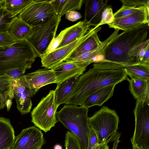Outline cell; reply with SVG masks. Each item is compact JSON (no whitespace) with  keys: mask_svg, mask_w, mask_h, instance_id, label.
Masks as SVG:
<instances>
[{"mask_svg":"<svg viewBox=\"0 0 149 149\" xmlns=\"http://www.w3.org/2000/svg\"><path fill=\"white\" fill-rule=\"evenodd\" d=\"M93 67L80 76L63 104L78 106L88 97L107 86L116 85L126 80L123 68L98 61Z\"/></svg>","mask_w":149,"mask_h":149,"instance_id":"6da1fadb","label":"cell"},{"mask_svg":"<svg viewBox=\"0 0 149 149\" xmlns=\"http://www.w3.org/2000/svg\"><path fill=\"white\" fill-rule=\"evenodd\" d=\"M149 26L143 24L119 34L105 45L101 60L98 61L123 68L136 63L129 57L128 53L148 38Z\"/></svg>","mask_w":149,"mask_h":149,"instance_id":"7a4b0ae2","label":"cell"},{"mask_svg":"<svg viewBox=\"0 0 149 149\" xmlns=\"http://www.w3.org/2000/svg\"><path fill=\"white\" fill-rule=\"evenodd\" d=\"M38 56L26 40L0 47V75L16 68H31Z\"/></svg>","mask_w":149,"mask_h":149,"instance_id":"3957f363","label":"cell"},{"mask_svg":"<svg viewBox=\"0 0 149 149\" xmlns=\"http://www.w3.org/2000/svg\"><path fill=\"white\" fill-rule=\"evenodd\" d=\"M88 109L80 106L65 104L57 112V121L60 122L77 138L81 149H87L88 135L90 127L88 123Z\"/></svg>","mask_w":149,"mask_h":149,"instance_id":"277c9868","label":"cell"},{"mask_svg":"<svg viewBox=\"0 0 149 149\" xmlns=\"http://www.w3.org/2000/svg\"><path fill=\"white\" fill-rule=\"evenodd\" d=\"M119 122L115 111L107 106H103L88 118L89 125L96 134L99 145L106 142L111 135L116 134Z\"/></svg>","mask_w":149,"mask_h":149,"instance_id":"5b68a950","label":"cell"},{"mask_svg":"<svg viewBox=\"0 0 149 149\" xmlns=\"http://www.w3.org/2000/svg\"><path fill=\"white\" fill-rule=\"evenodd\" d=\"M61 20L58 15L47 22L32 27L24 40L31 46L40 58L44 56L51 42L55 37Z\"/></svg>","mask_w":149,"mask_h":149,"instance_id":"8992f818","label":"cell"},{"mask_svg":"<svg viewBox=\"0 0 149 149\" xmlns=\"http://www.w3.org/2000/svg\"><path fill=\"white\" fill-rule=\"evenodd\" d=\"M135 125L130 139L132 146L149 149V98L136 100L134 110Z\"/></svg>","mask_w":149,"mask_h":149,"instance_id":"52a82bcc","label":"cell"},{"mask_svg":"<svg viewBox=\"0 0 149 149\" xmlns=\"http://www.w3.org/2000/svg\"><path fill=\"white\" fill-rule=\"evenodd\" d=\"M54 90H50L31 112V121L46 132L55 126L57 120Z\"/></svg>","mask_w":149,"mask_h":149,"instance_id":"ba28073f","label":"cell"},{"mask_svg":"<svg viewBox=\"0 0 149 149\" xmlns=\"http://www.w3.org/2000/svg\"><path fill=\"white\" fill-rule=\"evenodd\" d=\"M57 15L50 0H34L18 16L32 27L45 24Z\"/></svg>","mask_w":149,"mask_h":149,"instance_id":"9c48e42d","label":"cell"},{"mask_svg":"<svg viewBox=\"0 0 149 149\" xmlns=\"http://www.w3.org/2000/svg\"><path fill=\"white\" fill-rule=\"evenodd\" d=\"M101 27L90 29L83 36L73 42L57 49L49 54L40 58L42 67L51 69L68 58L71 54L87 38L97 31H100Z\"/></svg>","mask_w":149,"mask_h":149,"instance_id":"30bf717a","label":"cell"},{"mask_svg":"<svg viewBox=\"0 0 149 149\" xmlns=\"http://www.w3.org/2000/svg\"><path fill=\"white\" fill-rule=\"evenodd\" d=\"M13 87L17 109L22 115L28 113L32 105L31 97L35 94L27 83L24 75L14 79Z\"/></svg>","mask_w":149,"mask_h":149,"instance_id":"8fae6325","label":"cell"},{"mask_svg":"<svg viewBox=\"0 0 149 149\" xmlns=\"http://www.w3.org/2000/svg\"><path fill=\"white\" fill-rule=\"evenodd\" d=\"M45 142L41 131L34 126L22 130L11 149H41Z\"/></svg>","mask_w":149,"mask_h":149,"instance_id":"7c38bea8","label":"cell"},{"mask_svg":"<svg viewBox=\"0 0 149 149\" xmlns=\"http://www.w3.org/2000/svg\"><path fill=\"white\" fill-rule=\"evenodd\" d=\"M149 8L143 6L140 10L130 16L116 19L108 24L109 28L126 31L143 25H149Z\"/></svg>","mask_w":149,"mask_h":149,"instance_id":"4fadbf2b","label":"cell"},{"mask_svg":"<svg viewBox=\"0 0 149 149\" xmlns=\"http://www.w3.org/2000/svg\"><path fill=\"white\" fill-rule=\"evenodd\" d=\"M88 63L63 61L51 69L56 78L57 85L71 78L79 77L86 70Z\"/></svg>","mask_w":149,"mask_h":149,"instance_id":"5bb4252c","label":"cell"},{"mask_svg":"<svg viewBox=\"0 0 149 149\" xmlns=\"http://www.w3.org/2000/svg\"><path fill=\"white\" fill-rule=\"evenodd\" d=\"M26 80L35 94L41 87L56 83L55 75L53 70L45 68L24 75Z\"/></svg>","mask_w":149,"mask_h":149,"instance_id":"9a60e30c","label":"cell"},{"mask_svg":"<svg viewBox=\"0 0 149 149\" xmlns=\"http://www.w3.org/2000/svg\"><path fill=\"white\" fill-rule=\"evenodd\" d=\"M108 0H84L85 8L84 20L90 26H96L100 22L102 12Z\"/></svg>","mask_w":149,"mask_h":149,"instance_id":"2e32d148","label":"cell"},{"mask_svg":"<svg viewBox=\"0 0 149 149\" xmlns=\"http://www.w3.org/2000/svg\"><path fill=\"white\" fill-rule=\"evenodd\" d=\"M14 79L5 74L0 75V109L6 107L9 111L14 98L13 93Z\"/></svg>","mask_w":149,"mask_h":149,"instance_id":"e0dca14e","label":"cell"},{"mask_svg":"<svg viewBox=\"0 0 149 149\" xmlns=\"http://www.w3.org/2000/svg\"><path fill=\"white\" fill-rule=\"evenodd\" d=\"M116 85H110L100 89L86 97L80 106L89 109L95 105L101 106L113 95Z\"/></svg>","mask_w":149,"mask_h":149,"instance_id":"ac0fdd59","label":"cell"},{"mask_svg":"<svg viewBox=\"0 0 149 149\" xmlns=\"http://www.w3.org/2000/svg\"><path fill=\"white\" fill-rule=\"evenodd\" d=\"M15 136L10 120L0 117V149H11Z\"/></svg>","mask_w":149,"mask_h":149,"instance_id":"d6986e66","label":"cell"},{"mask_svg":"<svg viewBox=\"0 0 149 149\" xmlns=\"http://www.w3.org/2000/svg\"><path fill=\"white\" fill-rule=\"evenodd\" d=\"M31 27L18 16L14 17L8 25L6 31L15 41L24 40Z\"/></svg>","mask_w":149,"mask_h":149,"instance_id":"ffe728a7","label":"cell"},{"mask_svg":"<svg viewBox=\"0 0 149 149\" xmlns=\"http://www.w3.org/2000/svg\"><path fill=\"white\" fill-rule=\"evenodd\" d=\"M90 26L84 20L70 26V28L66 32L57 49L70 43L84 36L90 29Z\"/></svg>","mask_w":149,"mask_h":149,"instance_id":"44dd1931","label":"cell"},{"mask_svg":"<svg viewBox=\"0 0 149 149\" xmlns=\"http://www.w3.org/2000/svg\"><path fill=\"white\" fill-rule=\"evenodd\" d=\"M126 80L129 82V89L131 93L136 100L149 97V81L138 79Z\"/></svg>","mask_w":149,"mask_h":149,"instance_id":"7402d4cb","label":"cell"},{"mask_svg":"<svg viewBox=\"0 0 149 149\" xmlns=\"http://www.w3.org/2000/svg\"><path fill=\"white\" fill-rule=\"evenodd\" d=\"M2 6L13 17L18 16L34 0H0Z\"/></svg>","mask_w":149,"mask_h":149,"instance_id":"603a6c76","label":"cell"},{"mask_svg":"<svg viewBox=\"0 0 149 149\" xmlns=\"http://www.w3.org/2000/svg\"><path fill=\"white\" fill-rule=\"evenodd\" d=\"M99 31L95 32L81 43L68 58H75L84 52L95 50L101 45L103 41L99 38L97 34Z\"/></svg>","mask_w":149,"mask_h":149,"instance_id":"cb8c5ba5","label":"cell"},{"mask_svg":"<svg viewBox=\"0 0 149 149\" xmlns=\"http://www.w3.org/2000/svg\"><path fill=\"white\" fill-rule=\"evenodd\" d=\"M79 77L71 78L57 85L56 88L54 90V93L57 108L60 104H63L64 101L72 90Z\"/></svg>","mask_w":149,"mask_h":149,"instance_id":"d4e9b609","label":"cell"},{"mask_svg":"<svg viewBox=\"0 0 149 149\" xmlns=\"http://www.w3.org/2000/svg\"><path fill=\"white\" fill-rule=\"evenodd\" d=\"M123 70L131 79L149 81V65L136 63L125 66Z\"/></svg>","mask_w":149,"mask_h":149,"instance_id":"484cf974","label":"cell"},{"mask_svg":"<svg viewBox=\"0 0 149 149\" xmlns=\"http://www.w3.org/2000/svg\"><path fill=\"white\" fill-rule=\"evenodd\" d=\"M84 3V0H65L59 16L61 18L68 11L80 10Z\"/></svg>","mask_w":149,"mask_h":149,"instance_id":"4316f807","label":"cell"},{"mask_svg":"<svg viewBox=\"0 0 149 149\" xmlns=\"http://www.w3.org/2000/svg\"><path fill=\"white\" fill-rule=\"evenodd\" d=\"M143 7H134L123 5L119 9L113 13L114 19L132 15L141 9Z\"/></svg>","mask_w":149,"mask_h":149,"instance_id":"83f0119b","label":"cell"},{"mask_svg":"<svg viewBox=\"0 0 149 149\" xmlns=\"http://www.w3.org/2000/svg\"><path fill=\"white\" fill-rule=\"evenodd\" d=\"M65 146V149H81L77 138L69 131L66 133Z\"/></svg>","mask_w":149,"mask_h":149,"instance_id":"f1b7e54d","label":"cell"},{"mask_svg":"<svg viewBox=\"0 0 149 149\" xmlns=\"http://www.w3.org/2000/svg\"><path fill=\"white\" fill-rule=\"evenodd\" d=\"M14 17L2 6L0 8V32L6 31L7 27Z\"/></svg>","mask_w":149,"mask_h":149,"instance_id":"f546056e","label":"cell"},{"mask_svg":"<svg viewBox=\"0 0 149 149\" xmlns=\"http://www.w3.org/2000/svg\"><path fill=\"white\" fill-rule=\"evenodd\" d=\"M114 19L112 8L111 6L108 5L102 12L101 19L100 23L94 28L96 29L102 25L111 24L113 22Z\"/></svg>","mask_w":149,"mask_h":149,"instance_id":"4dcf8cb0","label":"cell"},{"mask_svg":"<svg viewBox=\"0 0 149 149\" xmlns=\"http://www.w3.org/2000/svg\"><path fill=\"white\" fill-rule=\"evenodd\" d=\"M70 27V26L67 27L61 31L57 37L53 39L50 44L45 56L49 54L57 48L62 41L65 34Z\"/></svg>","mask_w":149,"mask_h":149,"instance_id":"1f68e13d","label":"cell"},{"mask_svg":"<svg viewBox=\"0 0 149 149\" xmlns=\"http://www.w3.org/2000/svg\"><path fill=\"white\" fill-rule=\"evenodd\" d=\"M123 5L134 7L146 6L149 8V0H120Z\"/></svg>","mask_w":149,"mask_h":149,"instance_id":"d6a6232c","label":"cell"},{"mask_svg":"<svg viewBox=\"0 0 149 149\" xmlns=\"http://www.w3.org/2000/svg\"><path fill=\"white\" fill-rule=\"evenodd\" d=\"M88 143L87 149H95L99 145L96 134L90 127L88 135Z\"/></svg>","mask_w":149,"mask_h":149,"instance_id":"836d02e7","label":"cell"},{"mask_svg":"<svg viewBox=\"0 0 149 149\" xmlns=\"http://www.w3.org/2000/svg\"><path fill=\"white\" fill-rule=\"evenodd\" d=\"M15 42L7 31L0 32V47L10 45Z\"/></svg>","mask_w":149,"mask_h":149,"instance_id":"e575fe53","label":"cell"},{"mask_svg":"<svg viewBox=\"0 0 149 149\" xmlns=\"http://www.w3.org/2000/svg\"><path fill=\"white\" fill-rule=\"evenodd\" d=\"M26 70L25 68L15 69L8 71L4 74L8 75L13 79H16L24 76Z\"/></svg>","mask_w":149,"mask_h":149,"instance_id":"d590c367","label":"cell"},{"mask_svg":"<svg viewBox=\"0 0 149 149\" xmlns=\"http://www.w3.org/2000/svg\"><path fill=\"white\" fill-rule=\"evenodd\" d=\"M65 1V0H50V2L53 6L54 10L58 16L61 11Z\"/></svg>","mask_w":149,"mask_h":149,"instance_id":"8d00e7d4","label":"cell"},{"mask_svg":"<svg viewBox=\"0 0 149 149\" xmlns=\"http://www.w3.org/2000/svg\"><path fill=\"white\" fill-rule=\"evenodd\" d=\"M65 16L67 19L72 22L76 21L82 17L80 13L75 10L68 11L65 13Z\"/></svg>","mask_w":149,"mask_h":149,"instance_id":"74e56055","label":"cell"},{"mask_svg":"<svg viewBox=\"0 0 149 149\" xmlns=\"http://www.w3.org/2000/svg\"><path fill=\"white\" fill-rule=\"evenodd\" d=\"M139 63L149 65V46L147 47Z\"/></svg>","mask_w":149,"mask_h":149,"instance_id":"f35d334b","label":"cell"},{"mask_svg":"<svg viewBox=\"0 0 149 149\" xmlns=\"http://www.w3.org/2000/svg\"><path fill=\"white\" fill-rule=\"evenodd\" d=\"M113 139V138L111 136L109 139L107 140L104 143L99 145L95 149H109L108 146L107 145L108 143Z\"/></svg>","mask_w":149,"mask_h":149,"instance_id":"ab89813d","label":"cell"},{"mask_svg":"<svg viewBox=\"0 0 149 149\" xmlns=\"http://www.w3.org/2000/svg\"><path fill=\"white\" fill-rule=\"evenodd\" d=\"M54 149H62V146L59 144L55 145L54 147Z\"/></svg>","mask_w":149,"mask_h":149,"instance_id":"60d3db41","label":"cell"},{"mask_svg":"<svg viewBox=\"0 0 149 149\" xmlns=\"http://www.w3.org/2000/svg\"><path fill=\"white\" fill-rule=\"evenodd\" d=\"M132 148L133 149H143L134 146H132Z\"/></svg>","mask_w":149,"mask_h":149,"instance_id":"b9f144b4","label":"cell"},{"mask_svg":"<svg viewBox=\"0 0 149 149\" xmlns=\"http://www.w3.org/2000/svg\"><path fill=\"white\" fill-rule=\"evenodd\" d=\"M2 6V3L0 0V8Z\"/></svg>","mask_w":149,"mask_h":149,"instance_id":"7bdbcfd3","label":"cell"}]
</instances>
